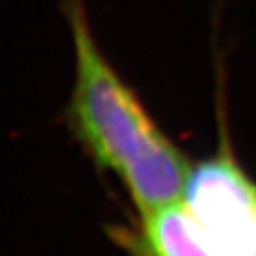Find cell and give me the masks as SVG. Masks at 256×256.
Returning a JSON list of instances; mask_svg holds the SVG:
<instances>
[{"label": "cell", "instance_id": "cell-1", "mask_svg": "<svg viewBox=\"0 0 256 256\" xmlns=\"http://www.w3.org/2000/svg\"><path fill=\"white\" fill-rule=\"evenodd\" d=\"M75 44L70 128L96 166L121 180L140 214L180 201L192 166L105 59L80 0H68Z\"/></svg>", "mask_w": 256, "mask_h": 256}, {"label": "cell", "instance_id": "cell-2", "mask_svg": "<svg viewBox=\"0 0 256 256\" xmlns=\"http://www.w3.org/2000/svg\"><path fill=\"white\" fill-rule=\"evenodd\" d=\"M182 201L228 256H256V184L232 156L192 166Z\"/></svg>", "mask_w": 256, "mask_h": 256}, {"label": "cell", "instance_id": "cell-3", "mask_svg": "<svg viewBox=\"0 0 256 256\" xmlns=\"http://www.w3.org/2000/svg\"><path fill=\"white\" fill-rule=\"evenodd\" d=\"M114 236L130 256H228L182 200L140 214L136 230H116Z\"/></svg>", "mask_w": 256, "mask_h": 256}]
</instances>
